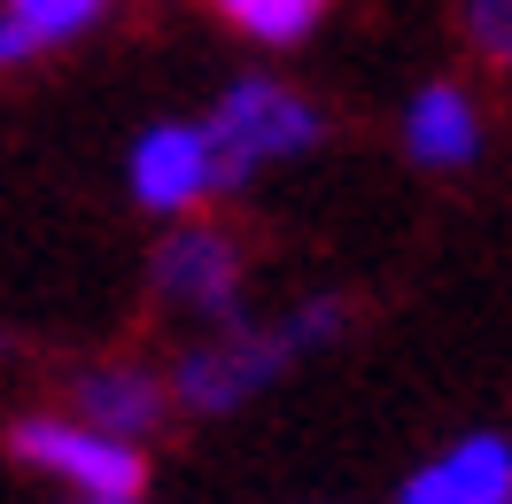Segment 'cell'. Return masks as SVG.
<instances>
[{
    "mask_svg": "<svg viewBox=\"0 0 512 504\" xmlns=\"http://www.w3.org/2000/svg\"><path fill=\"white\" fill-rule=\"evenodd\" d=\"M466 39L481 63L512 70V0H466Z\"/></svg>",
    "mask_w": 512,
    "mask_h": 504,
    "instance_id": "obj_11",
    "label": "cell"
},
{
    "mask_svg": "<svg viewBox=\"0 0 512 504\" xmlns=\"http://www.w3.org/2000/svg\"><path fill=\"white\" fill-rule=\"evenodd\" d=\"M32 55H47V39H39L16 8H0V70H24Z\"/></svg>",
    "mask_w": 512,
    "mask_h": 504,
    "instance_id": "obj_12",
    "label": "cell"
},
{
    "mask_svg": "<svg viewBox=\"0 0 512 504\" xmlns=\"http://www.w3.org/2000/svg\"><path fill=\"white\" fill-rule=\"evenodd\" d=\"M319 140V109L272 78H241L225 86V101L210 109V148H218V194L249 187L264 163L280 156H303Z\"/></svg>",
    "mask_w": 512,
    "mask_h": 504,
    "instance_id": "obj_3",
    "label": "cell"
},
{
    "mask_svg": "<svg viewBox=\"0 0 512 504\" xmlns=\"http://www.w3.org/2000/svg\"><path fill=\"white\" fill-rule=\"evenodd\" d=\"M8 8H16V16H24V24H32L39 39H47V47H63V39L94 32L109 0H8Z\"/></svg>",
    "mask_w": 512,
    "mask_h": 504,
    "instance_id": "obj_10",
    "label": "cell"
},
{
    "mask_svg": "<svg viewBox=\"0 0 512 504\" xmlns=\"http://www.w3.org/2000/svg\"><path fill=\"white\" fill-rule=\"evenodd\" d=\"M70 404L86 427L101 435H125V442H148L171 419V380L148 373V365H125V357H109V365H86V373L70 380Z\"/></svg>",
    "mask_w": 512,
    "mask_h": 504,
    "instance_id": "obj_6",
    "label": "cell"
},
{
    "mask_svg": "<svg viewBox=\"0 0 512 504\" xmlns=\"http://www.w3.org/2000/svg\"><path fill=\"white\" fill-rule=\"evenodd\" d=\"M396 504H512V442L505 435H466L435 466H419Z\"/></svg>",
    "mask_w": 512,
    "mask_h": 504,
    "instance_id": "obj_7",
    "label": "cell"
},
{
    "mask_svg": "<svg viewBox=\"0 0 512 504\" xmlns=\"http://www.w3.org/2000/svg\"><path fill=\"white\" fill-rule=\"evenodd\" d=\"M210 8L256 47H295V39L319 32V16H326V0H210Z\"/></svg>",
    "mask_w": 512,
    "mask_h": 504,
    "instance_id": "obj_9",
    "label": "cell"
},
{
    "mask_svg": "<svg viewBox=\"0 0 512 504\" xmlns=\"http://www.w3.org/2000/svg\"><path fill=\"white\" fill-rule=\"evenodd\" d=\"M117 504H148V497H117Z\"/></svg>",
    "mask_w": 512,
    "mask_h": 504,
    "instance_id": "obj_13",
    "label": "cell"
},
{
    "mask_svg": "<svg viewBox=\"0 0 512 504\" xmlns=\"http://www.w3.org/2000/svg\"><path fill=\"white\" fill-rule=\"evenodd\" d=\"M132 202L156 210V218H187L194 202L218 194V148H210V125H148L132 140Z\"/></svg>",
    "mask_w": 512,
    "mask_h": 504,
    "instance_id": "obj_5",
    "label": "cell"
},
{
    "mask_svg": "<svg viewBox=\"0 0 512 504\" xmlns=\"http://www.w3.org/2000/svg\"><path fill=\"white\" fill-rule=\"evenodd\" d=\"M163 311L210 318V326H241V241L225 225H171L148 264Z\"/></svg>",
    "mask_w": 512,
    "mask_h": 504,
    "instance_id": "obj_4",
    "label": "cell"
},
{
    "mask_svg": "<svg viewBox=\"0 0 512 504\" xmlns=\"http://www.w3.org/2000/svg\"><path fill=\"white\" fill-rule=\"evenodd\" d=\"M404 148H412V163H427V171L474 163V148H481L474 101L458 94V86H419L412 109H404Z\"/></svg>",
    "mask_w": 512,
    "mask_h": 504,
    "instance_id": "obj_8",
    "label": "cell"
},
{
    "mask_svg": "<svg viewBox=\"0 0 512 504\" xmlns=\"http://www.w3.org/2000/svg\"><path fill=\"white\" fill-rule=\"evenodd\" d=\"M8 450H16L32 473H55L78 504L148 497V458H140V442L101 435V427H86L78 411H70V419H55V411L16 419V427H8Z\"/></svg>",
    "mask_w": 512,
    "mask_h": 504,
    "instance_id": "obj_1",
    "label": "cell"
},
{
    "mask_svg": "<svg viewBox=\"0 0 512 504\" xmlns=\"http://www.w3.org/2000/svg\"><path fill=\"white\" fill-rule=\"evenodd\" d=\"M295 357V334L288 326H218L210 342H187L179 349V365H171V404L194 411V419H225V411H241L256 388H272V380L288 373Z\"/></svg>",
    "mask_w": 512,
    "mask_h": 504,
    "instance_id": "obj_2",
    "label": "cell"
}]
</instances>
